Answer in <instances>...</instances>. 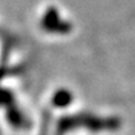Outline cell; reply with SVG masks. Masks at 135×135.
<instances>
[{
  "label": "cell",
  "mask_w": 135,
  "mask_h": 135,
  "mask_svg": "<svg viewBox=\"0 0 135 135\" xmlns=\"http://www.w3.org/2000/svg\"><path fill=\"white\" fill-rule=\"evenodd\" d=\"M8 121L16 129H24V127H28V125H29L25 121V118L16 110H9L8 112Z\"/></svg>",
  "instance_id": "cell-1"
},
{
  "label": "cell",
  "mask_w": 135,
  "mask_h": 135,
  "mask_svg": "<svg viewBox=\"0 0 135 135\" xmlns=\"http://www.w3.org/2000/svg\"><path fill=\"white\" fill-rule=\"evenodd\" d=\"M54 104L56 106H67V104L71 101V96L68 92L66 90H62V92H58L55 96H54Z\"/></svg>",
  "instance_id": "cell-2"
}]
</instances>
